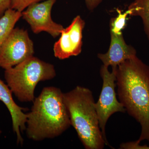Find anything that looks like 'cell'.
<instances>
[{
	"instance_id": "obj_1",
	"label": "cell",
	"mask_w": 149,
	"mask_h": 149,
	"mask_svg": "<svg viewBox=\"0 0 149 149\" xmlns=\"http://www.w3.org/2000/svg\"><path fill=\"white\" fill-rule=\"evenodd\" d=\"M116 75L119 102L141 125L135 143L149 142V66L136 56L119 65Z\"/></svg>"
},
{
	"instance_id": "obj_2",
	"label": "cell",
	"mask_w": 149,
	"mask_h": 149,
	"mask_svg": "<svg viewBox=\"0 0 149 149\" xmlns=\"http://www.w3.org/2000/svg\"><path fill=\"white\" fill-rule=\"evenodd\" d=\"M27 113L25 131L28 139L35 141L60 136L71 125L63 93L56 87H45L35 98Z\"/></svg>"
},
{
	"instance_id": "obj_3",
	"label": "cell",
	"mask_w": 149,
	"mask_h": 149,
	"mask_svg": "<svg viewBox=\"0 0 149 149\" xmlns=\"http://www.w3.org/2000/svg\"><path fill=\"white\" fill-rule=\"evenodd\" d=\"M71 125L86 149H102L107 143L99 125L98 116L92 91L77 86L63 93Z\"/></svg>"
},
{
	"instance_id": "obj_4",
	"label": "cell",
	"mask_w": 149,
	"mask_h": 149,
	"mask_svg": "<svg viewBox=\"0 0 149 149\" xmlns=\"http://www.w3.org/2000/svg\"><path fill=\"white\" fill-rule=\"evenodd\" d=\"M56 75L53 65L34 56L4 71L7 85L22 102H33L38 83L52 80Z\"/></svg>"
},
{
	"instance_id": "obj_5",
	"label": "cell",
	"mask_w": 149,
	"mask_h": 149,
	"mask_svg": "<svg viewBox=\"0 0 149 149\" xmlns=\"http://www.w3.org/2000/svg\"><path fill=\"white\" fill-rule=\"evenodd\" d=\"M116 68H112L110 72L108 67L103 65H102L100 74L103 80L102 87L98 100L95 103L100 127L105 140L108 144L105 128L109 118L115 113H124L126 111L122 104L118 101L116 97L115 92Z\"/></svg>"
},
{
	"instance_id": "obj_6",
	"label": "cell",
	"mask_w": 149,
	"mask_h": 149,
	"mask_svg": "<svg viewBox=\"0 0 149 149\" xmlns=\"http://www.w3.org/2000/svg\"><path fill=\"white\" fill-rule=\"evenodd\" d=\"M34 46L27 30L16 27L0 50V68L8 69L34 56Z\"/></svg>"
},
{
	"instance_id": "obj_7",
	"label": "cell",
	"mask_w": 149,
	"mask_h": 149,
	"mask_svg": "<svg viewBox=\"0 0 149 149\" xmlns=\"http://www.w3.org/2000/svg\"><path fill=\"white\" fill-rule=\"evenodd\" d=\"M56 0H46L29 6L22 12V17L35 34L45 32L53 38L58 37L64 29L52 19L51 12Z\"/></svg>"
},
{
	"instance_id": "obj_8",
	"label": "cell",
	"mask_w": 149,
	"mask_h": 149,
	"mask_svg": "<svg viewBox=\"0 0 149 149\" xmlns=\"http://www.w3.org/2000/svg\"><path fill=\"white\" fill-rule=\"evenodd\" d=\"M85 22L80 15L75 17L68 27L64 28L53 47L54 55L64 60L77 56L82 52L83 32Z\"/></svg>"
},
{
	"instance_id": "obj_9",
	"label": "cell",
	"mask_w": 149,
	"mask_h": 149,
	"mask_svg": "<svg viewBox=\"0 0 149 149\" xmlns=\"http://www.w3.org/2000/svg\"><path fill=\"white\" fill-rule=\"evenodd\" d=\"M12 94L8 85L0 79V101L5 105L10 113L13 130L16 134L17 143L22 145L24 139L21 133L26 130L27 117V113H24V111L27 109L17 104L14 100Z\"/></svg>"
},
{
	"instance_id": "obj_10",
	"label": "cell",
	"mask_w": 149,
	"mask_h": 149,
	"mask_svg": "<svg viewBox=\"0 0 149 149\" xmlns=\"http://www.w3.org/2000/svg\"><path fill=\"white\" fill-rule=\"evenodd\" d=\"M110 34L111 42L108 51L105 54H98L97 56L103 65L116 68L125 61L137 56V52L133 47L126 44L123 34Z\"/></svg>"
},
{
	"instance_id": "obj_11",
	"label": "cell",
	"mask_w": 149,
	"mask_h": 149,
	"mask_svg": "<svg viewBox=\"0 0 149 149\" xmlns=\"http://www.w3.org/2000/svg\"><path fill=\"white\" fill-rule=\"evenodd\" d=\"M21 17V12L9 8L0 18V50Z\"/></svg>"
},
{
	"instance_id": "obj_12",
	"label": "cell",
	"mask_w": 149,
	"mask_h": 149,
	"mask_svg": "<svg viewBox=\"0 0 149 149\" xmlns=\"http://www.w3.org/2000/svg\"><path fill=\"white\" fill-rule=\"evenodd\" d=\"M130 16L142 19L144 31L149 40V0H134L128 7Z\"/></svg>"
},
{
	"instance_id": "obj_13",
	"label": "cell",
	"mask_w": 149,
	"mask_h": 149,
	"mask_svg": "<svg viewBox=\"0 0 149 149\" xmlns=\"http://www.w3.org/2000/svg\"><path fill=\"white\" fill-rule=\"evenodd\" d=\"M118 15L116 17L111 18L110 22V33L119 35L123 34L122 31L126 27L128 15H129L128 10L123 12L119 9H116Z\"/></svg>"
},
{
	"instance_id": "obj_14",
	"label": "cell",
	"mask_w": 149,
	"mask_h": 149,
	"mask_svg": "<svg viewBox=\"0 0 149 149\" xmlns=\"http://www.w3.org/2000/svg\"><path fill=\"white\" fill-rule=\"evenodd\" d=\"M46 0H10V8L22 12L29 6Z\"/></svg>"
},
{
	"instance_id": "obj_15",
	"label": "cell",
	"mask_w": 149,
	"mask_h": 149,
	"mask_svg": "<svg viewBox=\"0 0 149 149\" xmlns=\"http://www.w3.org/2000/svg\"><path fill=\"white\" fill-rule=\"evenodd\" d=\"M120 149H149V146L147 145L141 146L140 144L136 143L135 141L123 143L120 144Z\"/></svg>"
},
{
	"instance_id": "obj_16",
	"label": "cell",
	"mask_w": 149,
	"mask_h": 149,
	"mask_svg": "<svg viewBox=\"0 0 149 149\" xmlns=\"http://www.w3.org/2000/svg\"><path fill=\"white\" fill-rule=\"evenodd\" d=\"M10 8V0H0V18Z\"/></svg>"
},
{
	"instance_id": "obj_17",
	"label": "cell",
	"mask_w": 149,
	"mask_h": 149,
	"mask_svg": "<svg viewBox=\"0 0 149 149\" xmlns=\"http://www.w3.org/2000/svg\"><path fill=\"white\" fill-rule=\"evenodd\" d=\"M103 0H85L86 6L90 11L94 10L102 1Z\"/></svg>"
},
{
	"instance_id": "obj_18",
	"label": "cell",
	"mask_w": 149,
	"mask_h": 149,
	"mask_svg": "<svg viewBox=\"0 0 149 149\" xmlns=\"http://www.w3.org/2000/svg\"><path fill=\"white\" fill-rule=\"evenodd\" d=\"M2 133V131L1 130H0V136H1V135Z\"/></svg>"
}]
</instances>
